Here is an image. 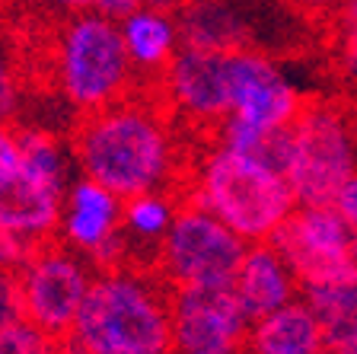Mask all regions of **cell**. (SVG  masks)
I'll return each mask as SVG.
<instances>
[{"label": "cell", "instance_id": "cell-19", "mask_svg": "<svg viewBox=\"0 0 357 354\" xmlns=\"http://www.w3.org/2000/svg\"><path fill=\"white\" fill-rule=\"evenodd\" d=\"M300 297H303V300L310 303V310L316 313L322 332H326L328 348L357 329V278L303 288Z\"/></svg>", "mask_w": 357, "mask_h": 354}, {"label": "cell", "instance_id": "cell-3", "mask_svg": "<svg viewBox=\"0 0 357 354\" xmlns=\"http://www.w3.org/2000/svg\"><path fill=\"white\" fill-rule=\"evenodd\" d=\"M178 198L220 217L245 243H265L297 207L284 172L255 156L211 144L182 182Z\"/></svg>", "mask_w": 357, "mask_h": 354}, {"label": "cell", "instance_id": "cell-18", "mask_svg": "<svg viewBox=\"0 0 357 354\" xmlns=\"http://www.w3.org/2000/svg\"><path fill=\"white\" fill-rule=\"evenodd\" d=\"M176 192H141L121 201V233L128 239L131 258L137 252L156 258V249H160L163 236L169 233L172 221H176Z\"/></svg>", "mask_w": 357, "mask_h": 354}, {"label": "cell", "instance_id": "cell-13", "mask_svg": "<svg viewBox=\"0 0 357 354\" xmlns=\"http://www.w3.org/2000/svg\"><path fill=\"white\" fill-rule=\"evenodd\" d=\"M67 185L70 179L48 176L20 160L7 176H0V227L29 236L36 243L54 239Z\"/></svg>", "mask_w": 357, "mask_h": 354}, {"label": "cell", "instance_id": "cell-20", "mask_svg": "<svg viewBox=\"0 0 357 354\" xmlns=\"http://www.w3.org/2000/svg\"><path fill=\"white\" fill-rule=\"evenodd\" d=\"M0 354H70L64 339L38 329L29 319L0 329Z\"/></svg>", "mask_w": 357, "mask_h": 354}, {"label": "cell", "instance_id": "cell-11", "mask_svg": "<svg viewBox=\"0 0 357 354\" xmlns=\"http://www.w3.org/2000/svg\"><path fill=\"white\" fill-rule=\"evenodd\" d=\"M227 54L182 45L176 58L160 74L156 96L163 99L169 115L195 128L214 131L230 115V80H227Z\"/></svg>", "mask_w": 357, "mask_h": 354}, {"label": "cell", "instance_id": "cell-1", "mask_svg": "<svg viewBox=\"0 0 357 354\" xmlns=\"http://www.w3.org/2000/svg\"><path fill=\"white\" fill-rule=\"evenodd\" d=\"M77 172L105 185L121 201L141 192L178 195V138L163 99L125 96L80 115L70 138Z\"/></svg>", "mask_w": 357, "mask_h": 354}, {"label": "cell", "instance_id": "cell-4", "mask_svg": "<svg viewBox=\"0 0 357 354\" xmlns=\"http://www.w3.org/2000/svg\"><path fill=\"white\" fill-rule=\"evenodd\" d=\"M52 80L67 109L89 115L134 93V74L119 22L96 10L64 16L52 45Z\"/></svg>", "mask_w": 357, "mask_h": 354}, {"label": "cell", "instance_id": "cell-27", "mask_svg": "<svg viewBox=\"0 0 357 354\" xmlns=\"http://www.w3.org/2000/svg\"><path fill=\"white\" fill-rule=\"evenodd\" d=\"M144 3H147V0H93L89 10H96V13L119 22V20H125L128 13H134L137 7H144Z\"/></svg>", "mask_w": 357, "mask_h": 354}, {"label": "cell", "instance_id": "cell-32", "mask_svg": "<svg viewBox=\"0 0 357 354\" xmlns=\"http://www.w3.org/2000/svg\"><path fill=\"white\" fill-rule=\"evenodd\" d=\"M351 258H354V265H357V230H354V236H351Z\"/></svg>", "mask_w": 357, "mask_h": 354}, {"label": "cell", "instance_id": "cell-25", "mask_svg": "<svg viewBox=\"0 0 357 354\" xmlns=\"http://www.w3.org/2000/svg\"><path fill=\"white\" fill-rule=\"evenodd\" d=\"M20 163V138L13 125H0V176H7Z\"/></svg>", "mask_w": 357, "mask_h": 354}, {"label": "cell", "instance_id": "cell-30", "mask_svg": "<svg viewBox=\"0 0 357 354\" xmlns=\"http://www.w3.org/2000/svg\"><path fill=\"white\" fill-rule=\"evenodd\" d=\"M328 354H357V329L351 335H344L342 341H335V345L328 348Z\"/></svg>", "mask_w": 357, "mask_h": 354}, {"label": "cell", "instance_id": "cell-24", "mask_svg": "<svg viewBox=\"0 0 357 354\" xmlns=\"http://www.w3.org/2000/svg\"><path fill=\"white\" fill-rule=\"evenodd\" d=\"M26 319V303H22L20 272H3L0 268V329Z\"/></svg>", "mask_w": 357, "mask_h": 354}, {"label": "cell", "instance_id": "cell-10", "mask_svg": "<svg viewBox=\"0 0 357 354\" xmlns=\"http://www.w3.org/2000/svg\"><path fill=\"white\" fill-rule=\"evenodd\" d=\"M54 239L80 252L96 272L131 265L128 239L121 233V198L86 176L70 179L67 185Z\"/></svg>", "mask_w": 357, "mask_h": 354}, {"label": "cell", "instance_id": "cell-14", "mask_svg": "<svg viewBox=\"0 0 357 354\" xmlns=\"http://www.w3.org/2000/svg\"><path fill=\"white\" fill-rule=\"evenodd\" d=\"M230 288L249 319H259L290 303L294 297H300V281L294 268L268 239L245 246V256L239 262Z\"/></svg>", "mask_w": 357, "mask_h": 354}, {"label": "cell", "instance_id": "cell-12", "mask_svg": "<svg viewBox=\"0 0 357 354\" xmlns=\"http://www.w3.org/2000/svg\"><path fill=\"white\" fill-rule=\"evenodd\" d=\"M227 80H230V115L259 131H281L303 109V96L294 87L281 64L255 52L236 48L227 54Z\"/></svg>", "mask_w": 357, "mask_h": 354}, {"label": "cell", "instance_id": "cell-2", "mask_svg": "<svg viewBox=\"0 0 357 354\" xmlns=\"http://www.w3.org/2000/svg\"><path fill=\"white\" fill-rule=\"evenodd\" d=\"M64 345L70 354H172L169 290L153 272L102 268Z\"/></svg>", "mask_w": 357, "mask_h": 354}, {"label": "cell", "instance_id": "cell-22", "mask_svg": "<svg viewBox=\"0 0 357 354\" xmlns=\"http://www.w3.org/2000/svg\"><path fill=\"white\" fill-rule=\"evenodd\" d=\"M22 112V83L7 54H0V125H13Z\"/></svg>", "mask_w": 357, "mask_h": 354}, {"label": "cell", "instance_id": "cell-6", "mask_svg": "<svg viewBox=\"0 0 357 354\" xmlns=\"http://www.w3.org/2000/svg\"><path fill=\"white\" fill-rule=\"evenodd\" d=\"M245 239L220 217L178 198L169 233L156 249L153 274L169 290L176 288H230L245 256Z\"/></svg>", "mask_w": 357, "mask_h": 354}, {"label": "cell", "instance_id": "cell-15", "mask_svg": "<svg viewBox=\"0 0 357 354\" xmlns=\"http://www.w3.org/2000/svg\"><path fill=\"white\" fill-rule=\"evenodd\" d=\"M119 32L137 77H156L160 80V74L182 48L176 10H163L153 7V3H144L134 13H128L125 20H119Z\"/></svg>", "mask_w": 357, "mask_h": 354}, {"label": "cell", "instance_id": "cell-8", "mask_svg": "<svg viewBox=\"0 0 357 354\" xmlns=\"http://www.w3.org/2000/svg\"><path fill=\"white\" fill-rule=\"evenodd\" d=\"M96 268L80 252L67 249L58 239H48L36 249V256L20 268L26 319L38 329L64 339L80 313L86 290L93 284Z\"/></svg>", "mask_w": 357, "mask_h": 354}, {"label": "cell", "instance_id": "cell-16", "mask_svg": "<svg viewBox=\"0 0 357 354\" xmlns=\"http://www.w3.org/2000/svg\"><path fill=\"white\" fill-rule=\"evenodd\" d=\"M245 354H328L326 332L303 297L252 319Z\"/></svg>", "mask_w": 357, "mask_h": 354}, {"label": "cell", "instance_id": "cell-28", "mask_svg": "<svg viewBox=\"0 0 357 354\" xmlns=\"http://www.w3.org/2000/svg\"><path fill=\"white\" fill-rule=\"evenodd\" d=\"M342 3L344 0H294V7H297L300 13L316 16V20H328Z\"/></svg>", "mask_w": 357, "mask_h": 354}, {"label": "cell", "instance_id": "cell-7", "mask_svg": "<svg viewBox=\"0 0 357 354\" xmlns=\"http://www.w3.org/2000/svg\"><path fill=\"white\" fill-rule=\"evenodd\" d=\"M351 236L354 227L338 214L335 205H297L268 243L287 258L303 290L357 278Z\"/></svg>", "mask_w": 357, "mask_h": 354}, {"label": "cell", "instance_id": "cell-23", "mask_svg": "<svg viewBox=\"0 0 357 354\" xmlns=\"http://www.w3.org/2000/svg\"><path fill=\"white\" fill-rule=\"evenodd\" d=\"M38 246L42 243H36V239H29V236L0 227V268H3V272H20V268L36 256Z\"/></svg>", "mask_w": 357, "mask_h": 354}, {"label": "cell", "instance_id": "cell-9", "mask_svg": "<svg viewBox=\"0 0 357 354\" xmlns=\"http://www.w3.org/2000/svg\"><path fill=\"white\" fill-rule=\"evenodd\" d=\"M172 354H245L252 319L233 288L169 290Z\"/></svg>", "mask_w": 357, "mask_h": 354}, {"label": "cell", "instance_id": "cell-31", "mask_svg": "<svg viewBox=\"0 0 357 354\" xmlns=\"http://www.w3.org/2000/svg\"><path fill=\"white\" fill-rule=\"evenodd\" d=\"M147 3H153V7H163V10H178L182 3H188V0H147Z\"/></svg>", "mask_w": 357, "mask_h": 354}, {"label": "cell", "instance_id": "cell-29", "mask_svg": "<svg viewBox=\"0 0 357 354\" xmlns=\"http://www.w3.org/2000/svg\"><path fill=\"white\" fill-rule=\"evenodd\" d=\"M38 3H45L48 10H54V13H61V16H74V13L89 10L93 0H38Z\"/></svg>", "mask_w": 357, "mask_h": 354}, {"label": "cell", "instance_id": "cell-17", "mask_svg": "<svg viewBox=\"0 0 357 354\" xmlns=\"http://www.w3.org/2000/svg\"><path fill=\"white\" fill-rule=\"evenodd\" d=\"M182 45L208 52L252 48V26L230 0H188L176 10Z\"/></svg>", "mask_w": 357, "mask_h": 354}, {"label": "cell", "instance_id": "cell-21", "mask_svg": "<svg viewBox=\"0 0 357 354\" xmlns=\"http://www.w3.org/2000/svg\"><path fill=\"white\" fill-rule=\"evenodd\" d=\"M332 45L342 74L357 83V0H344L332 16Z\"/></svg>", "mask_w": 357, "mask_h": 354}, {"label": "cell", "instance_id": "cell-26", "mask_svg": "<svg viewBox=\"0 0 357 354\" xmlns=\"http://www.w3.org/2000/svg\"><path fill=\"white\" fill-rule=\"evenodd\" d=\"M332 205L338 207V214H342L344 221L357 230V172L342 185V189H338V195H335Z\"/></svg>", "mask_w": 357, "mask_h": 354}, {"label": "cell", "instance_id": "cell-5", "mask_svg": "<svg viewBox=\"0 0 357 354\" xmlns=\"http://www.w3.org/2000/svg\"><path fill=\"white\" fill-rule=\"evenodd\" d=\"M357 172V118L338 103H303L287 128L284 179L297 205H332Z\"/></svg>", "mask_w": 357, "mask_h": 354}]
</instances>
